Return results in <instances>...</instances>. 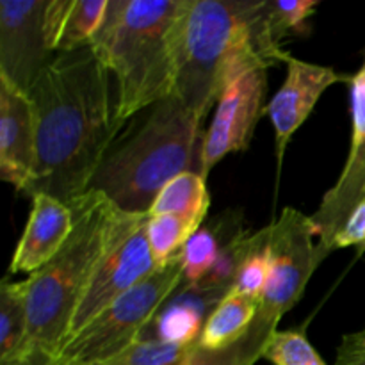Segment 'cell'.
Wrapping results in <instances>:
<instances>
[{
    "label": "cell",
    "instance_id": "6da1fadb",
    "mask_svg": "<svg viewBox=\"0 0 365 365\" xmlns=\"http://www.w3.org/2000/svg\"><path fill=\"white\" fill-rule=\"evenodd\" d=\"M110 71L91 45L61 52L29 89L36 120V168L29 195L70 203L89 191L123 127Z\"/></svg>",
    "mask_w": 365,
    "mask_h": 365
},
{
    "label": "cell",
    "instance_id": "7a4b0ae2",
    "mask_svg": "<svg viewBox=\"0 0 365 365\" xmlns=\"http://www.w3.org/2000/svg\"><path fill=\"white\" fill-rule=\"evenodd\" d=\"M289 57L267 29L264 0H189L178 32L173 95L203 123L239 75Z\"/></svg>",
    "mask_w": 365,
    "mask_h": 365
},
{
    "label": "cell",
    "instance_id": "3957f363",
    "mask_svg": "<svg viewBox=\"0 0 365 365\" xmlns=\"http://www.w3.org/2000/svg\"><path fill=\"white\" fill-rule=\"evenodd\" d=\"M68 205L73 214V228L66 242L48 264L24 280L31 344L57 353L68 339L75 310L98 267L148 217V214L123 212L93 189Z\"/></svg>",
    "mask_w": 365,
    "mask_h": 365
},
{
    "label": "cell",
    "instance_id": "277c9868",
    "mask_svg": "<svg viewBox=\"0 0 365 365\" xmlns=\"http://www.w3.org/2000/svg\"><path fill=\"white\" fill-rule=\"evenodd\" d=\"M187 6L189 0H109L91 46L116 82L121 123L173 95Z\"/></svg>",
    "mask_w": 365,
    "mask_h": 365
},
{
    "label": "cell",
    "instance_id": "5b68a950",
    "mask_svg": "<svg viewBox=\"0 0 365 365\" xmlns=\"http://www.w3.org/2000/svg\"><path fill=\"white\" fill-rule=\"evenodd\" d=\"M202 121L175 95L152 107L138 130L113 146L89 189L120 210L148 214L159 192L185 171L202 175Z\"/></svg>",
    "mask_w": 365,
    "mask_h": 365
},
{
    "label": "cell",
    "instance_id": "8992f818",
    "mask_svg": "<svg viewBox=\"0 0 365 365\" xmlns=\"http://www.w3.org/2000/svg\"><path fill=\"white\" fill-rule=\"evenodd\" d=\"M180 284L182 257L178 253L64 342L61 359L70 365H95L120 355L141 339L145 328Z\"/></svg>",
    "mask_w": 365,
    "mask_h": 365
},
{
    "label": "cell",
    "instance_id": "52a82bcc",
    "mask_svg": "<svg viewBox=\"0 0 365 365\" xmlns=\"http://www.w3.org/2000/svg\"><path fill=\"white\" fill-rule=\"evenodd\" d=\"M267 257L269 273L260 310L282 319L302 299L319 266L317 228L312 217L287 207L278 220L267 225Z\"/></svg>",
    "mask_w": 365,
    "mask_h": 365
},
{
    "label": "cell",
    "instance_id": "ba28073f",
    "mask_svg": "<svg viewBox=\"0 0 365 365\" xmlns=\"http://www.w3.org/2000/svg\"><path fill=\"white\" fill-rule=\"evenodd\" d=\"M267 70L255 68L239 75L225 88L214 110V120L205 132L202 148V175L228 153L245 152L250 146L260 116L266 113Z\"/></svg>",
    "mask_w": 365,
    "mask_h": 365
},
{
    "label": "cell",
    "instance_id": "9c48e42d",
    "mask_svg": "<svg viewBox=\"0 0 365 365\" xmlns=\"http://www.w3.org/2000/svg\"><path fill=\"white\" fill-rule=\"evenodd\" d=\"M353 134L348 160L334 187L324 195L319 209L312 214L317 228V260L319 264L334 253V241L353 210L365 200V59L351 75Z\"/></svg>",
    "mask_w": 365,
    "mask_h": 365
},
{
    "label": "cell",
    "instance_id": "30bf717a",
    "mask_svg": "<svg viewBox=\"0 0 365 365\" xmlns=\"http://www.w3.org/2000/svg\"><path fill=\"white\" fill-rule=\"evenodd\" d=\"M46 0H0V77L29 93L56 53L45 36Z\"/></svg>",
    "mask_w": 365,
    "mask_h": 365
},
{
    "label": "cell",
    "instance_id": "8fae6325",
    "mask_svg": "<svg viewBox=\"0 0 365 365\" xmlns=\"http://www.w3.org/2000/svg\"><path fill=\"white\" fill-rule=\"evenodd\" d=\"M146 221L148 217L125 241H121L98 267L75 310L66 341L91 323L110 303L134 289L139 282L157 269L150 252Z\"/></svg>",
    "mask_w": 365,
    "mask_h": 365
},
{
    "label": "cell",
    "instance_id": "7c38bea8",
    "mask_svg": "<svg viewBox=\"0 0 365 365\" xmlns=\"http://www.w3.org/2000/svg\"><path fill=\"white\" fill-rule=\"evenodd\" d=\"M285 64L287 75L284 84L266 107V114L274 128L278 173L282 170L289 141L305 123L323 93L337 82H351L349 75L339 73L334 68L307 63L292 56L285 61Z\"/></svg>",
    "mask_w": 365,
    "mask_h": 365
},
{
    "label": "cell",
    "instance_id": "4fadbf2b",
    "mask_svg": "<svg viewBox=\"0 0 365 365\" xmlns=\"http://www.w3.org/2000/svg\"><path fill=\"white\" fill-rule=\"evenodd\" d=\"M36 168V120L29 95L0 77V175L29 195Z\"/></svg>",
    "mask_w": 365,
    "mask_h": 365
},
{
    "label": "cell",
    "instance_id": "5bb4252c",
    "mask_svg": "<svg viewBox=\"0 0 365 365\" xmlns=\"http://www.w3.org/2000/svg\"><path fill=\"white\" fill-rule=\"evenodd\" d=\"M232 289V285L212 278H203L192 285H180L160 307L139 341H160L180 346L198 344L209 316Z\"/></svg>",
    "mask_w": 365,
    "mask_h": 365
},
{
    "label": "cell",
    "instance_id": "9a60e30c",
    "mask_svg": "<svg viewBox=\"0 0 365 365\" xmlns=\"http://www.w3.org/2000/svg\"><path fill=\"white\" fill-rule=\"evenodd\" d=\"M73 228L68 203L48 195L32 196V210L9 264V274L38 273L63 248Z\"/></svg>",
    "mask_w": 365,
    "mask_h": 365
},
{
    "label": "cell",
    "instance_id": "2e32d148",
    "mask_svg": "<svg viewBox=\"0 0 365 365\" xmlns=\"http://www.w3.org/2000/svg\"><path fill=\"white\" fill-rule=\"evenodd\" d=\"M109 0H46L45 36L50 52H73L91 45Z\"/></svg>",
    "mask_w": 365,
    "mask_h": 365
},
{
    "label": "cell",
    "instance_id": "e0dca14e",
    "mask_svg": "<svg viewBox=\"0 0 365 365\" xmlns=\"http://www.w3.org/2000/svg\"><path fill=\"white\" fill-rule=\"evenodd\" d=\"M245 235L241 217L228 214L209 227H200L182 248V284L192 285L209 277L225 250Z\"/></svg>",
    "mask_w": 365,
    "mask_h": 365
},
{
    "label": "cell",
    "instance_id": "ac0fdd59",
    "mask_svg": "<svg viewBox=\"0 0 365 365\" xmlns=\"http://www.w3.org/2000/svg\"><path fill=\"white\" fill-rule=\"evenodd\" d=\"M280 317L262 312L259 309L250 330L239 341L225 348H203L196 344L185 365H255L264 359L267 344L278 330Z\"/></svg>",
    "mask_w": 365,
    "mask_h": 365
},
{
    "label": "cell",
    "instance_id": "d6986e66",
    "mask_svg": "<svg viewBox=\"0 0 365 365\" xmlns=\"http://www.w3.org/2000/svg\"><path fill=\"white\" fill-rule=\"evenodd\" d=\"M259 309V299L230 291L209 316L198 344L216 349L239 341L253 324Z\"/></svg>",
    "mask_w": 365,
    "mask_h": 365
},
{
    "label": "cell",
    "instance_id": "ffe728a7",
    "mask_svg": "<svg viewBox=\"0 0 365 365\" xmlns=\"http://www.w3.org/2000/svg\"><path fill=\"white\" fill-rule=\"evenodd\" d=\"M209 205L210 196L207 191V178L196 171H185L159 192L148 216L173 214L189 220L200 228Z\"/></svg>",
    "mask_w": 365,
    "mask_h": 365
},
{
    "label": "cell",
    "instance_id": "44dd1931",
    "mask_svg": "<svg viewBox=\"0 0 365 365\" xmlns=\"http://www.w3.org/2000/svg\"><path fill=\"white\" fill-rule=\"evenodd\" d=\"M29 346L31 337L25 284L4 278L0 285V364L16 359Z\"/></svg>",
    "mask_w": 365,
    "mask_h": 365
},
{
    "label": "cell",
    "instance_id": "7402d4cb",
    "mask_svg": "<svg viewBox=\"0 0 365 365\" xmlns=\"http://www.w3.org/2000/svg\"><path fill=\"white\" fill-rule=\"evenodd\" d=\"M269 273V257H267V227L253 235L242 239L241 260L235 274L234 289L253 299L262 298Z\"/></svg>",
    "mask_w": 365,
    "mask_h": 365
},
{
    "label": "cell",
    "instance_id": "603a6c76",
    "mask_svg": "<svg viewBox=\"0 0 365 365\" xmlns=\"http://www.w3.org/2000/svg\"><path fill=\"white\" fill-rule=\"evenodd\" d=\"M196 230L198 227H195L191 221L173 214L148 216L146 234L155 266H166L170 260H173Z\"/></svg>",
    "mask_w": 365,
    "mask_h": 365
},
{
    "label": "cell",
    "instance_id": "cb8c5ba5",
    "mask_svg": "<svg viewBox=\"0 0 365 365\" xmlns=\"http://www.w3.org/2000/svg\"><path fill=\"white\" fill-rule=\"evenodd\" d=\"M317 6L319 0H264L266 24L274 41L282 45L289 36L303 34Z\"/></svg>",
    "mask_w": 365,
    "mask_h": 365
},
{
    "label": "cell",
    "instance_id": "d4e9b609",
    "mask_svg": "<svg viewBox=\"0 0 365 365\" xmlns=\"http://www.w3.org/2000/svg\"><path fill=\"white\" fill-rule=\"evenodd\" d=\"M192 346L168 344L160 341H138L120 355L95 365H185Z\"/></svg>",
    "mask_w": 365,
    "mask_h": 365
},
{
    "label": "cell",
    "instance_id": "484cf974",
    "mask_svg": "<svg viewBox=\"0 0 365 365\" xmlns=\"http://www.w3.org/2000/svg\"><path fill=\"white\" fill-rule=\"evenodd\" d=\"M264 359L273 365H327L303 330H277Z\"/></svg>",
    "mask_w": 365,
    "mask_h": 365
},
{
    "label": "cell",
    "instance_id": "4316f807",
    "mask_svg": "<svg viewBox=\"0 0 365 365\" xmlns=\"http://www.w3.org/2000/svg\"><path fill=\"white\" fill-rule=\"evenodd\" d=\"M349 246L365 248V200L359 203L342 230L337 234L334 241V252L339 248H349Z\"/></svg>",
    "mask_w": 365,
    "mask_h": 365
},
{
    "label": "cell",
    "instance_id": "83f0119b",
    "mask_svg": "<svg viewBox=\"0 0 365 365\" xmlns=\"http://www.w3.org/2000/svg\"><path fill=\"white\" fill-rule=\"evenodd\" d=\"M335 365H365V327L342 337Z\"/></svg>",
    "mask_w": 365,
    "mask_h": 365
},
{
    "label": "cell",
    "instance_id": "f1b7e54d",
    "mask_svg": "<svg viewBox=\"0 0 365 365\" xmlns=\"http://www.w3.org/2000/svg\"><path fill=\"white\" fill-rule=\"evenodd\" d=\"M0 365H70L61 359V355L57 351L45 348L41 344H31L25 349L21 355H18L16 359L9 360V362H4Z\"/></svg>",
    "mask_w": 365,
    "mask_h": 365
}]
</instances>
